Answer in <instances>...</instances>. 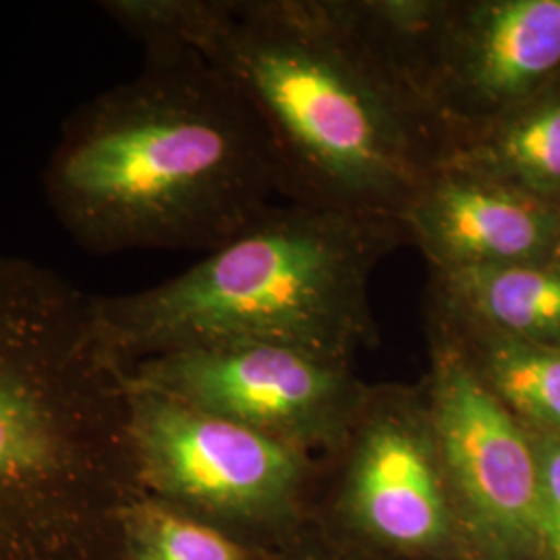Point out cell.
<instances>
[{"label":"cell","mask_w":560,"mask_h":560,"mask_svg":"<svg viewBox=\"0 0 560 560\" xmlns=\"http://www.w3.org/2000/svg\"><path fill=\"white\" fill-rule=\"evenodd\" d=\"M131 38L208 60L252 110L284 198L399 221L442 154L413 85L347 0H104Z\"/></svg>","instance_id":"1"},{"label":"cell","mask_w":560,"mask_h":560,"mask_svg":"<svg viewBox=\"0 0 560 560\" xmlns=\"http://www.w3.org/2000/svg\"><path fill=\"white\" fill-rule=\"evenodd\" d=\"M42 191L62 231L92 256L208 254L284 196L258 115L179 44H145L136 78L67 117Z\"/></svg>","instance_id":"2"},{"label":"cell","mask_w":560,"mask_h":560,"mask_svg":"<svg viewBox=\"0 0 560 560\" xmlns=\"http://www.w3.org/2000/svg\"><path fill=\"white\" fill-rule=\"evenodd\" d=\"M141 494L127 368L96 295L0 256V560H120Z\"/></svg>","instance_id":"3"},{"label":"cell","mask_w":560,"mask_h":560,"mask_svg":"<svg viewBox=\"0 0 560 560\" xmlns=\"http://www.w3.org/2000/svg\"><path fill=\"white\" fill-rule=\"evenodd\" d=\"M402 241L399 221L277 203L177 277L96 295L102 339L122 368L243 342L349 363L376 340L370 282Z\"/></svg>","instance_id":"4"},{"label":"cell","mask_w":560,"mask_h":560,"mask_svg":"<svg viewBox=\"0 0 560 560\" xmlns=\"http://www.w3.org/2000/svg\"><path fill=\"white\" fill-rule=\"evenodd\" d=\"M129 393L145 494L241 541L291 506L305 469L301 448L131 382Z\"/></svg>","instance_id":"5"},{"label":"cell","mask_w":560,"mask_h":560,"mask_svg":"<svg viewBox=\"0 0 560 560\" xmlns=\"http://www.w3.org/2000/svg\"><path fill=\"white\" fill-rule=\"evenodd\" d=\"M127 378L301 451L345 439L363 409L347 361L270 342L159 355L129 365Z\"/></svg>","instance_id":"6"},{"label":"cell","mask_w":560,"mask_h":560,"mask_svg":"<svg viewBox=\"0 0 560 560\" xmlns=\"http://www.w3.org/2000/svg\"><path fill=\"white\" fill-rule=\"evenodd\" d=\"M560 83V0H451L416 88L442 152Z\"/></svg>","instance_id":"7"},{"label":"cell","mask_w":560,"mask_h":560,"mask_svg":"<svg viewBox=\"0 0 560 560\" xmlns=\"http://www.w3.org/2000/svg\"><path fill=\"white\" fill-rule=\"evenodd\" d=\"M432 345L428 418L446 483L499 548L538 538L540 460L532 432L480 381L453 339L425 322Z\"/></svg>","instance_id":"8"},{"label":"cell","mask_w":560,"mask_h":560,"mask_svg":"<svg viewBox=\"0 0 560 560\" xmlns=\"http://www.w3.org/2000/svg\"><path fill=\"white\" fill-rule=\"evenodd\" d=\"M400 224L430 272L560 260V206L451 164L434 166Z\"/></svg>","instance_id":"9"},{"label":"cell","mask_w":560,"mask_h":560,"mask_svg":"<svg viewBox=\"0 0 560 560\" xmlns=\"http://www.w3.org/2000/svg\"><path fill=\"white\" fill-rule=\"evenodd\" d=\"M351 504L381 540L428 546L446 529V476L428 407L378 402L358 418Z\"/></svg>","instance_id":"10"},{"label":"cell","mask_w":560,"mask_h":560,"mask_svg":"<svg viewBox=\"0 0 560 560\" xmlns=\"http://www.w3.org/2000/svg\"><path fill=\"white\" fill-rule=\"evenodd\" d=\"M425 312L560 349V260L430 272Z\"/></svg>","instance_id":"11"},{"label":"cell","mask_w":560,"mask_h":560,"mask_svg":"<svg viewBox=\"0 0 560 560\" xmlns=\"http://www.w3.org/2000/svg\"><path fill=\"white\" fill-rule=\"evenodd\" d=\"M439 164L488 175L560 206V83L453 141Z\"/></svg>","instance_id":"12"},{"label":"cell","mask_w":560,"mask_h":560,"mask_svg":"<svg viewBox=\"0 0 560 560\" xmlns=\"http://www.w3.org/2000/svg\"><path fill=\"white\" fill-rule=\"evenodd\" d=\"M425 322L453 339L480 381L525 428L560 434V349L434 312H425Z\"/></svg>","instance_id":"13"},{"label":"cell","mask_w":560,"mask_h":560,"mask_svg":"<svg viewBox=\"0 0 560 560\" xmlns=\"http://www.w3.org/2000/svg\"><path fill=\"white\" fill-rule=\"evenodd\" d=\"M120 560H256V555L249 544L143 492L125 513Z\"/></svg>","instance_id":"14"},{"label":"cell","mask_w":560,"mask_h":560,"mask_svg":"<svg viewBox=\"0 0 560 560\" xmlns=\"http://www.w3.org/2000/svg\"><path fill=\"white\" fill-rule=\"evenodd\" d=\"M529 432L540 460L538 538L550 560H560V434Z\"/></svg>","instance_id":"15"}]
</instances>
